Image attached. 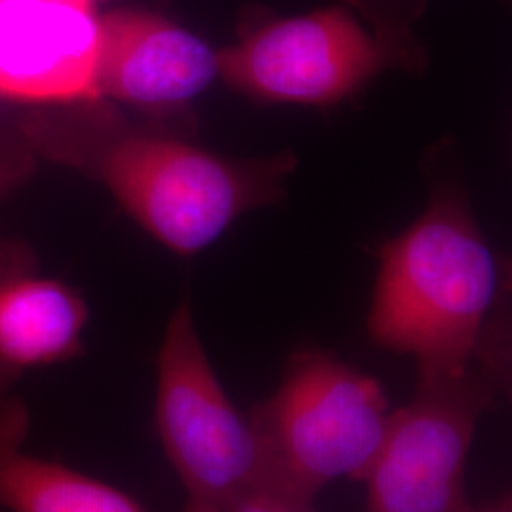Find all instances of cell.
Listing matches in <instances>:
<instances>
[{"label":"cell","mask_w":512,"mask_h":512,"mask_svg":"<svg viewBox=\"0 0 512 512\" xmlns=\"http://www.w3.org/2000/svg\"><path fill=\"white\" fill-rule=\"evenodd\" d=\"M465 512H512L511 497L505 495V497H499L494 503H484L480 507L471 505Z\"/></svg>","instance_id":"obj_12"},{"label":"cell","mask_w":512,"mask_h":512,"mask_svg":"<svg viewBox=\"0 0 512 512\" xmlns=\"http://www.w3.org/2000/svg\"><path fill=\"white\" fill-rule=\"evenodd\" d=\"M29 429L27 404L0 391V512H147L103 480L25 452Z\"/></svg>","instance_id":"obj_10"},{"label":"cell","mask_w":512,"mask_h":512,"mask_svg":"<svg viewBox=\"0 0 512 512\" xmlns=\"http://www.w3.org/2000/svg\"><path fill=\"white\" fill-rule=\"evenodd\" d=\"M154 427L183 482L184 512H232L256 495L279 497L253 423L209 363L190 302L171 315L158 351Z\"/></svg>","instance_id":"obj_4"},{"label":"cell","mask_w":512,"mask_h":512,"mask_svg":"<svg viewBox=\"0 0 512 512\" xmlns=\"http://www.w3.org/2000/svg\"><path fill=\"white\" fill-rule=\"evenodd\" d=\"M217 76L219 52L177 23L135 10L101 18L97 99L171 107L202 93Z\"/></svg>","instance_id":"obj_8"},{"label":"cell","mask_w":512,"mask_h":512,"mask_svg":"<svg viewBox=\"0 0 512 512\" xmlns=\"http://www.w3.org/2000/svg\"><path fill=\"white\" fill-rule=\"evenodd\" d=\"M220 76L268 101L336 103L385 63L382 44L342 8L262 25L222 50Z\"/></svg>","instance_id":"obj_6"},{"label":"cell","mask_w":512,"mask_h":512,"mask_svg":"<svg viewBox=\"0 0 512 512\" xmlns=\"http://www.w3.org/2000/svg\"><path fill=\"white\" fill-rule=\"evenodd\" d=\"M88 323L84 298L38 275L31 256L0 243V391L21 374L78 357Z\"/></svg>","instance_id":"obj_9"},{"label":"cell","mask_w":512,"mask_h":512,"mask_svg":"<svg viewBox=\"0 0 512 512\" xmlns=\"http://www.w3.org/2000/svg\"><path fill=\"white\" fill-rule=\"evenodd\" d=\"M101 18L93 0H0V95L97 99Z\"/></svg>","instance_id":"obj_7"},{"label":"cell","mask_w":512,"mask_h":512,"mask_svg":"<svg viewBox=\"0 0 512 512\" xmlns=\"http://www.w3.org/2000/svg\"><path fill=\"white\" fill-rule=\"evenodd\" d=\"M497 287L494 255L475 222L454 198L440 196L382 251L368 334L418 363L492 357L488 323Z\"/></svg>","instance_id":"obj_1"},{"label":"cell","mask_w":512,"mask_h":512,"mask_svg":"<svg viewBox=\"0 0 512 512\" xmlns=\"http://www.w3.org/2000/svg\"><path fill=\"white\" fill-rule=\"evenodd\" d=\"M247 416L277 495L313 511L332 480H365L393 408L372 376L327 351H304L291 359L274 395Z\"/></svg>","instance_id":"obj_2"},{"label":"cell","mask_w":512,"mask_h":512,"mask_svg":"<svg viewBox=\"0 0 512 512\" xmlns=\"http://www.w3.org/2000/svg\"><path fill=\"white\" fill-rule=\"evenodd\" d=\"M232 512H313L311 509H304L293 505L285 499H279L274 495H256L247 501H243L239 507Z\"/></svg>","instance_id":"obj_11"},{"label":"cell","mask_w":512,"mask_h":512,"mask_svg":"<svg viewBox=\"0 0 512 512\" xmlns=\"http://www.w3.org/2000/svg\"><path fill=\"white\" fill-rule=\"evenodd\" d=\"M57 154L90 167L133 219L181 255L202 251L243 211L274 198L281 179V162H230L150 135L110 137L93 150Z\"/></svg>","instance_id":"obj_3"},{"label":"cell","mask_w":512,"mask_h":512,"mask_svg":"<svg viewBox=\"0 0 512 512\" xmlns=\"http://www.w3.org/2000/svg\"><path fill=\"white\" fill-rule=\"evenodd\" d=\"M490 357L418 363L412 401L393 410L366 475V512H465V463L476 425L503 384Z\"/></svg>","instance_id":"obj_5"}]
</instances>
